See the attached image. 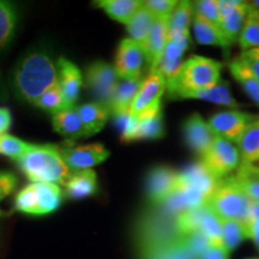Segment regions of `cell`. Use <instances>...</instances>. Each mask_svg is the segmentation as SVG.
<instances>
[{
    "label": "cell",
    "instance_id": "obj_1",
    "mask_svg": "<svg viewBox=\"0 0 259 259\" xmlns=\"http://www.w3.org/2000/svg\"><path fill=\"white\" fill-rule=\"evenodd\" d=\"M58 84V65L50 52L35 48L23 54L10 74V87L19 101L34 105Z\"/></svg>",
    "mask_w": 259,
    "mask_h": 259
},
{
    "label": "cell",
    "instance_id": "obj_2",
    "mask_svg": "<svg viewBox=\"0 0 259 259\" xmlns=\"http://www.w3.org/2000/svg\"><path fill=\"white\" fill-rule=\"evenodd\" d=\"M18 166L31 183L64 185L72 170L65 162L61 149L56 145L34 144L18 161Z\"/></svg>",
    "mask_w": 259,
    "mask_h": 259
},
{
    "label": "cell",
    "instance_id": "obj_3",
    "mask_svg": "<svg viewBox=\"0 0 259 259\" xmlns=\"http://www.w3.org/2000/svg\"><path fill=\"white\" fill-rule=\"evenodd\" d=\"M222 64L202 56H192L184 61L176 79L166 83L168 97L181 100L186 94L196 92L221 82Z\"/></svg>",
    "mask_w": 259,
    "mask_h": 259
},
{
    "label": "cell",
    "instance_id": "obj_4",
    "mask_svg": "<svg viewBox=\"0 0 259 259\" xmlns=\"http://www.w3.org/2000/svg\"><path fill=\"white\" fill-rule=\"evenodd\" d=\"M177 218L178 216L168 212L162 206H154L153 210L142 216L136 235L139 253L183 239L178 231Z\"/></svg>",
    "mask_w": 259,
    "mask_h": 259
},
{
    "label": "cell",
    "instance_id": "obj_5",
    "mask_svg": "<svg viewBox=\"0 0 259 259\" xmlns=\"http://www.w3.org/2000/svg\"><path fill=\"white\" fill-rule=\"evenodd\" d=\"M252 200L232 176L219 181L205 205L220 220H231L247 225L250 222Z\"/></svg>",
    "mask_w": 259,
    "mask_h": 259
},
{
    "label": "cell",
    "instance_id": "obj_6",
    "mask_svg": "<svg viewBox=\"0 0 259 259\" xmlns=\"http://www.w3.org/2000/svg\"><path fill=\"white\" fill-rule=\"evenodd\" d=\"M114 66L106 61H95L85 71V84L94 102L107 107L111 111V102L120 80Z\"/></svg>",
    "mask_w": 259,
    "mask_h": 259
},
{
    "label": "cell",
    "instance_id": "obj_7",
    "mask_svg": "<svg viewBox=\"0 0 259 259\" xmlns=\"http://www.w3.org/2000/svg\"><path fill=\"white\" fill-rule=\"evenodd\" d=\"M200 162L216 179L221 180L240 167L241 157L239 149L234 144L216 136L211 147L203 155Z\"/></svg>",
    "mask_w": 259,
    "mask_h": 259
},
{
    "label": "cell",
    "instance_id": "obj_8",
    "mask_svg": "<svg viewBox=\"0 0 259 259\" xmlns=\"http://www.w3.org/2000/svg\"><path fill=\"white\" fill-rule=\"evenodd\" d=\"M166 92V79L161 72H149L132 103L131 112L137 119L149 118L162 112L161 99Z\"/></svg>",
    "mask_w": 259,
    "mask_h": 259
},
{
    "label": "cell",
    "instance_id": "obj_9",
    "mask_svg": "<svg viewBox=\"0 0 259 259\" xmlns=\"http://www.w3.org/2000/svg\"><path fill=\"white\" fill-rule=\"evenodd\" d=\"M179 183V171L169 167H155L148 173L145 190L149 202L153 206H160L176 193Z\"/></svg>",
    "mask_w": 259,
    "mask_h": 259
},
{
    "label": "cell",
    "instance_id": "obj_10",
    "mask_svg": "<svg viewBox=\"0 0 259 259\" xmlns=\"http://www.w3.org/2000/svg\"><path fill=\"white\" fill-rule=\"evenodd\" d=\"M145 63L143 48L130 37L122 38L115 54L114 69L120 80L142 78V70Z\"/></svg>",
    "mask_w": 259,
    "mask_h": 259
},
{
    "label": "cell",
    "instance_id": "obj_11",
    "mask_svg": "<svg viewBox=\"0 0 259 259\" xmlns=\"http://www.w3.org/2000/svg\"><path fill=\"white\" fill-rule=\"evenodd\" d=\"M257 116L248 113L231 109L215 113L209 119V125L212 128L213 134L218 137L225 138L231 143H236L240 141L246 127L251 124Z\"/></svg>",
    "mask_w": 259,
    "mask_h": 259
},
{
    "label": "cell",
    "instance_id": "obj_12",
    "mask_svg": "<svg viewBox=\"0 0 259 259\" xmlns=\"http://www.w3.org/2000/svg\"><path fill=\"white\" fill-rule=\"evenodd\" d=\"M61 154L66 164L72 171L87 170L99 166L109 157V150L100 143L85 145H64Z\"/></svg>",
    "mask_w": 259,
    "mask_h": 259
},
{
    "label": "cell",
    "instance_id": "obj_13",
    "mask_svg": "<svg viewBox=\"0 0 259 259\" xmlns=\"http://www.w3.org/2000/svg\"><path fill=\"white\" fill-rule=\"evenodd\" d=\"M183 131L186 144L193 153L199 155L200 157L211 147L216 138V135L213 134L209 122L204 120L203 116L198 113H193L186 119Z\"/></svg>",
    "mask_w": 259,
    "mask_h": 259
},
{
    "label": "cell",
    "instance_id": "obj_14",
    "mask_svg": "<svg viewBox=\"0 0 259 259\" xmlns=\"http://www.w3.org/2000/svg\"><path fill=\"white\" fill-rule=\"evenodd\" d=\"M58 65V84L64 94L65 100L71 108L78 101L83 87V76L78 67L66 58H59Z\"/></svg>",
    "mask_w": 259,
    "mask_h": 259
},
{
    "label": "cell",
    "instance_id": "obj_15",
    "mask_svg": "<svg viewBox=\"0 0 259 259\" xmlns=\"http://www.w3.org/2000/svg\"><path fill=\"white\" fill-rule=\"evenodd\" d=\"M168 18H157L155 22L148 42L145 45L144 54L145 63L148 65L149 72H154L160 65L164 51L168 44Z\"/></svg>",
    "mask_w": 259,
    "mask_h": 259
},
{
    "label": "cell",
    "instance_id": "obj_16",
    "mask_svg": "<svg viewBox=\"0 0 259 259\" xmlns=\"http://www.w3.org/2000/svg\"><path fill=\"white\" fill-rule=\"evenodd\" d=\"M64 186L71 199L88 198L97 191V176L93 169L72 171Z\"/></svg>",
    "mask_w": 259,
    "mask_h": 259
},
{
    "label": "cell",
    "instance_id": "obj_17",
    "mask_svg": "<svg viewBox=\"0 0 259 259\" xmlns=\"http://www.w3.org/2000/svg\"><path fill=\"white\" fill-rule=\"evenodd\" d=\"M19 14L15 3L0 0V56L11 46L18 25Z\"/></svg>",
    "mask_w": 259,
    "mask_h": 259
},
{
    "label": "cell",
    "instance_id": "obj_18",
    "mask_svg": "<svg viewBox=\"0 0 259 259\" xmlns=\"http://www.w3.org/2000/svg\"><path fill=\"white\" fill-rule=\"evenodd\" d=\"M52 124H53L54 131L63 137H66L70 142L77 138L88 137L77 108L67 109V111L53 115Z\"/></svg>",
    "mask_w": 259,
    "mask_h": 259
},
{
    "label": "cell",
    "instance_id": "obj_19",
    "mask_svg": "<svg viewBox=\"0 0 259 259\" xmlns=\"http://www.w3.org/2000/svg\"><path fill=\"white\" fill-rule=\"evenodd\" d=\"M187 99L202 100V101L211 102L219 106H226L229 107V108H238L239 107L238 102L235 101V99L232 95L229 84L226 80H221V82L215 84V85L196 90V92L189 93L181 97V100Z\"/></svg>",
    "mask_w": 259,
    "mask_h": 259
},
{
    "label": "cell",
    "instance_id": "obj_20",
    "mask_svg": "<svg viewBox=\"0 0 259 259\" xmlns=\"http://www.w3.org/2000/svg\"><path fill=\"white\" fill-rule=\"evenodd\" d=\"M238 145L241 157L240 167H251L259 163V116L246 127Z\"/></svg>",
    "mask_w": 259,
    "mask_h": 259
},
{
    "label": "cell",
    "instance_id": "obj_21",
    "mask_svg": "<svg viewBox=\"0 0 259 259\" xmlns=\"http://www.w3.org/2000/svg\"><path fill=\"white\" fill-rule=\"evenodd\" d=\"M77 111L80 116L84 127H85L88 137L99 134L105 127L108 121L111 111L107 107L100 105L97 102H87L77 107Z\"/></svg>",
    "mask_w": 259,
    "mask_h": 259
},
{
    "label": "cell",
    "instance_id": "obj_22",
    "mask_svg": "<svg viewBox=\"0 0 259 259\" xmlns=\"http://www.w3.org/2000/svg\"><path fill=\"white\" fill-rule=\"evenodd\" d=\"M156 19L157 18L144 5H142L134 17L131 18V21L128 22V24L126 25L130 38L138 44L143 48V51Z\"/></svg>",
    "mask_w": 259,
    "mask_h": 259
},
{
    "label": "cell",
    "instance_id": "obj_23",
    "mask_svg": "<svg viewBox=\"0 0 259 259\" xmlns=\"http://www.w3.org/2000/svg\"><path fill=\"white\" fill-rule=\"evenodd\" d=\"M193 32L197 42L200 45L221 47L225 51L229 48L221 29L196 14L193 16Z\"/></svg>",
    "mask_w": 259,
    "mask_h": 259
},
{
    "label": "cell",
    "instance_id": "obj_24",
    "mask_svg": "<svg viewBox=\"0 0 259 259\" xmlns=\"http://www.w3.org/2000/svg\"><path fill=\"white\" fill-rule=\"evenodd\" d=\"M142 83L143 78L119 82L111 102V114L114 115L131 111L132 103L141 89Z\"/></svg>",
    "mask_w": 259,
    "mask_h": 259
},
{
    "label": "cell",
    "instance_id": "obj_25",
    "mask_svg": "<svg viewBox=\"0 0 259 259\" xmlns=\"http://www.w3.org/2000/svg\"><path fill=\"white\" fill-rule=\"evenodd\" d=\"M250 8V2H242L238 8L222 17L221 30L229 46L239 40Z\"/></svg>",
    "mask_w": 259,
    "mask_h": 259
},
{
    "label": "cell",
    "instance_id": "obj_26",
    "mask_svg": "<svg viewBox=\"0 0 259 259\" xmlns=\"http://www.w3.org/2000/svg\"><path fill=\"white\" fill-rule=\"evenodd\" d=\"M96 6L101 8L103 11L114 21L122 24H128L138 9L143 5L139 0H100L95 3Z\"/></svg>",
    "mask_w": 259,
    "mask_h": 259
},
{
    "label": "cell",
    "instance_id": "obj_27",
    "mask_svg": "<svg viewBox=\"0 0 259 259\" xmlns=\"http://www.w3.org/2000/svg\"><path fill=\"white\" fill-rule=\"evenodd\" d=\"M34 184V183H32ZM36 191L37 215H48L56 211L63 202V191L57 184H34Z\"/></svg>",
    "mask_w": 259,
    "mask_h": 259
},
{
    "label": "cell",
    "instance_id": "obj_28",
    "mask_svg": "<svg viewBox=\"0 0 259 259\" xmlns=\"http://www.w3.org/2000/svg\"><path fill=\"white\" fill-rule=\"evenodd\" d=\"M229 71L233 78L244 88V90L255 105L259 106V79L251 72L240 58L236 57L229 61Z\"/></svg>",
    "mask_w": 259,
    "mask_h": 259
},
{
    "label": "cell",
    "instance_id": "obj_29",
    "mask_svg": "<svg viewBox=\"0 0 259 259\" xmlns=\"http://www.w3.org/2000/svg\"><path fill=\"white\" fill-rule=\"evenodd\" d=\"M141 259H198L187 247L184 238L170 244L142 252Z\"/></svg>",
    "mask_w": 259,
    "mask_h": 259
},
{
    "label": "cell",
    "instance_id": "obj_30",
    "mask_svg": "<svg viewBox=\"0 0 259 259\" xmlns=\"http://www.w3.org/2000/svg\"><path fill=\"white\" fill-rule=\"evenodd\" d=\"M194 16L193 3L191 2H179L174 11L168 18V31H169V37L177 36L179 34L190 31L191 18Z\"/></svg>",
    "mask_w": 259,
    "mask_h": 259
},
{
    "label": "cell",
    "instance_id": "obj_31",
    "mask_svg": "<svg viewBox=\"0 0 259 259\" xmlns=\"http://www.w3.org/2000/svg\"><path fill=\"white\" fill-rule=\"evenodd\" d=\"M222 240L226 250L231 253L242 241L248 239L247 225L231 220H221Z\"/></svg>",
    "mask_w": 259,
    "mask_h": 259
},
{
    "label": "cell",
    "instance_id": "obj_32",
    "mask_svg": "<svg viewBox=\"0 0 259 259\" xmlns=\"http://www.w3.org/2000/svg\"><path fill=\"white\" fill-rule=\"evenodd\" d=\"M34 106L42 109V111L51 113V114L53 115L64 111H67V109H72L69 105H67L59 84H56L54 87H52L51 89H48L47 92L44 94V95L38 97L36 101H35Z\"/></svg>",
    "mask_w": 259,
    "mask_h": 259
},
{
    "label": "cell",
    "instance_id": "obj_33",
    "mask_svg": "<svg viewBox=\"0 0 259 259\" xmlns=\"http://www.w3.org/2000/svg\"><path fill=\"white\" fill-rule=\"evenodd\" d=\"M238 42L242 51L259 48V10L250 8Z\"/></svg>",
    "mask_w": 259,
    "mask_h": 259
},
{
    "label": "cell",
    "instance_id": "obj_34",
    "mask_svg": "<svg viewBox=\"0 0 259 259\" xmlns=\"http://www.w3.org/2000/svg\"><path fill=\"white\" fill-rule=\"evenodd\" d=\"M164 136L163 115L162 112L149 118L138 119V128L136 134V141L143 139H160Z\"/></svg>",
    "mask_w": 259,
    "mask_h": 259
},
{
    "label": "cell",
    "instance_id": "obj_35",
    "mask_svg": "<svg viewBox=\"0 0 259 259\" xmlns=\"http://www.w3.org/2000/svg\"><path fill=\"white\" fill-rule=\"evenodd\" d=\"M31 143L22 141L21 138L12 135L0 136V155L6 156L14 161H19L32 148Z\"/></svg>",
    "mask_w": 259,
    "mask_h": 259
},
{
    "label": "cell",
    "instance_id": "obj_36",
    "mask_svg": "<svg viewBox=\"0 0 259 259\" xmlns=\"http://www.w3.org/2000/svg\"><path fill=\"white\" fill-rule=\"evenodd\" d=\"M114 124L120 134L122 143H132L136 141V134L138 128V119L131 111L114 114Z\"/></svg>",
    "mask_w": 259,
    "mask_h": 259
},
{
    "label": "cell",
    "instance_id": "obj_37",
    "mask_svg": "<svg viewBox=\"0 0 259 259\" xmlns=\"http://www.w3.org/2000/svg\"><path fill=\"white\" fill-rule=\"evenodd\" d=\"M199 232L203 233L211 245L223 246L222 240V226L221 220L206 206V211L204 213L202 223H200Z\"/></svg>",
    "mask_w": 259,
    "mask_h": 259
},
{
    "label": "cell",
    "instance_id": "obj_38",
    "mask_svg": "<svg viewBox=\"0 0 259 259\" xmlns=\"http://www.w3.org/2000/svg\"><path fill=\"white\" fill-rule=\"evenodd\" d=\"M252 202L259 203V173L239 167L235 176H232Z\"/></svg>",
    "mask_w": 259,
    "mask_h": 259
},
{
    "label": "cell",
    "instance_id": "obj_39",
    "mask_svg": "<svg viewBox=\"0 0 259 259\" xmlns=\"http://www.w3.org/2000/svg\"><path fill=\"white\" fill-rule=\"evenodd\" d=\"M16 211L28 213V215H37L36 205V191L34 184L24 186L15 197Z\"/></svg>",
    "mask_w": 259,
    "mask_h": 259
},
{
    "label": "cell",
    "instance_id": "obj_40",
    "mask_svg": "<svg viewBox=\"0 0 259 259\" xmlns=\"http://www.w3.org/2000/svg\"><path fill=\"white\" fill-rule=\"evenodd\" d=\"M190 45V31L179 34L177 36L168 38V44L164 51L162 60L166 61H177L184 60L183 56ZM161 60V61H162Z\"/></svg>",
    "mask_w": 259,
    "mask_h": 259
},
{
    "label": "cell",
    "instance_id": "obj_41",
    "mask_svg": "<svg viewBox=\"0 0 259 259\" xmlns=\"http://www.w3.org/2000/svg\"><path fill=\"white\" fill-rule=\"evenodd\" d=\"M194 14L199 15L200 17L205 18L206 21L211 22L212 24L218 25L221 29L222 17L220 14L218 0H199L193 3Z\"/></svg>",
    "mask_w": 259,
    "mask_h": 259
},
{
    "label": "cell",
    "instance_id": "obj_42",
    "mask_svg": "<svg viewBox=\"0 0 259 259\" xmlns=\"http://www.w3.org/2000/svg\"><path fill=\"white\" fill-rule=\"evenodd\" d=\"M178 4H179V2H177V0H148V2H143V5L156 18H169Z\"/></svg>",
    "mask_w": 259,
    "mask_h": 259
},
{
    "label": "cell",
    "instance_id": "obj_43",
    "mask_svg": "<svg viewBox=\"0 0 259 259\" xmlns=\"http://www.w3.org/2000/svg\"><path fill=\"white\" fill-rule=\"evenodd\" d=\"M184 241H185L187 247L192 251V253L197 258H199L211 246V242L209 241V239L200 232H196L193 234L185 236Z\"/></svg>",
    "mask_w": 259,
    "mask_h": 259
},
{
    "label": "cell",
    "instance_id": "obj_44",
    "mask_svg": "<svg viewBox=\"0 0 259 259\" xmlns=\"http://www.w3.org/2000/svg\"><path fill=\"white\" fill-rule=\"evenodd\" d=\"M16 187H17V177L12 171L0 170V202L14 193Z\"/></svg>",
    "mask_w": 259,
    "mask_h": 259
},
{
    "label": "cell",
    "instance_id": "obj_45",
    "mask_svg": "<svg viewBox=\"0 0 259 259\" xmlns=\"http://www.w3.org/2000/svg\"><path fill=\"white\" fill-rule=\"evenodd\" d=\"M239 58L244 61L246 66L259 79V48L242 51Z\"/></svg>",
    "mask_w": 259,
    "mask_h": 259
},
{
    "label": "cell",
    "instance_id": "obj_46",
    "mask_svg": "<svg viewBox=\"0 0 259 259\" xmlns=\"http://www.w3.org/2000/svg\"><path fill=\"white\" fill-rule=\"evenodd\" d=\"M198 259H229V252L225 246L211 245Z\"/></svg>",
    "mask_w": 259,
    "mask_h": 259
},
{
    "label": "cell",
    "instance_id": "obj_47",
    "mask_svg": "<svg viewBox=\"0 0 259 259\" xmlns=\"http://www.w3.org/2000/svg\"><path fill=\"white\" fill-rule=\"evenodd\" d=\"M12 125V114L8 107H0V136L6 135Z\"/></svg>",
    "mask_w": 259,
    "mask_h": 259
},
{
    "label": "cell",
    "instance_id": "obj_48",
    "mask_svg": "<svg viewBox=\"0 0 259 259\" xmlns=\"http://www.w3.org/2000/svg\"><path fill=\"white\" fill-rule=\"evenodd\" d=\"M218 3L221 17H225L227 14H229L235 8H238L242 2H240V0H218Z\"/></svg>",
    "mask_w": 259,
    "mask_h": 259
},
{
    "label": "cell",
    "instance_id": "obj_49",
    "mask_svg": "<svg viewBox=\"0 0 259 259\" xmlns=\"http://www.w3.org/2000/svg\"><path fill=\"white\" fill-rule=\"evenodd\" d=\"M247 231H248V239H252L254 241L259 251V220H251L247 223Z\"/></svg>",
    "mask_w": 259,
    "mask_h": 259
},
{
    "label": "cell",
    "instance_id": "obj_50",
    "mask_svg": "<svg viewBox=\"0 0 259 259\" xmlns=\"http://www.w3.org/2000/svg\"><path fill=\"white\" fill-rule=\"evenodd\" d=\"M251 220H259V203H251V211H250V221Z\"/></svg>",
    "mask_w": 259,
    "mask_h": 259
},
{
    "label": "cell",
    "instance_id": "obj_51",
    "mask_svg": "<svg viewBox=\"0 0 259 259\" xmlns=\"http://www.w3.org/2000/svg\"><path fill=\"white\" fill-rule=\"evenodd\" d=\"M8 90H6V87H5V83L4 80L2 78V74H0V102L5 101V100H8Z\"/></svg>",
    "mask_w": 259,
    "mask_h": 259
},
{
    "label": "cell",
    "instance_id": "obj_52",
    "mask_svg": "<svg viewBox=\"0 0 259 259\" xmlns=\"http://www.w3.org/2000/svg\"><path fill=\"white\" fill-rule=\"evenodd\" d=\"M240 168H244V169L252 170V171H255V173H259V163L254 164V166H251V167H240Z\"/></svg>",
    "mask_w": 259,
    "mask_h": 259
},
{
    "label": "cell",
    "instance_id": "obj_53",
    "mask_svg": "<svg viewBox=\"0 0 259 259\" xmlns=\"http://www.w3.org/2000/svg\"><path fill=\"white\" fill-rule=\"evenodd\" d=\"M250 4H251V6L253 9L259 10V2H250Z\"/></svg>",
    "mask_w": 259,
    "mask_h": 259
},
{
    "label": "cell",
    "instance_id": "obj_54",
    "mask_svg": "<svg viewBox=\"0 0 259 259\" xmlns=\"http://www.w3.org/2000/svg\"><path fill=\"white\" fill-rule=\"evenodd\" d=\"M246 259H259V258H246Z\"/></svg>",
    "mask_w": 259,
    "mask_h": 259
}]
</instances>
